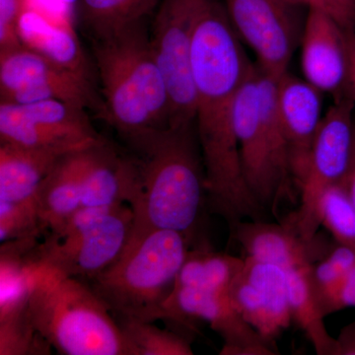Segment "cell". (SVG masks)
<instances>
[{
    "label": "cell",
    "mask_w": 355,
    "mask_h": 355,
    "mask_svg": "<svg viewBox=\"0 0 355 355\" xmlns=\"http://www.w3.org/2000/svg\"><path fill=\"white\" fill-rule=\"evenodd\" d=\"M254 65L226 10L214 0H196L191 46L196 128L207 205L230 230L247 219L261 220L266 212L245 181L234 130L236 97Z\"/></svg>",
    "instance_id": "obj_1"
},
{
    "label": "cell",
    "mask_w": 355,
    "mask_h": 355,
    "mask_svg": "<svg viewBox=\"0 0 355 355\" xmlns=\"http://www.w3.org/2000/svg\"><path fill=\"white\" fill-rule=\"evenodd\" d=\"M139 154L137 183L130 207L133 229H165L195 247L207 205L205 171L196 123L168 128L130 146Z\"/></svg>",
    "instance_id": "obj_2"
},
{
    "label": "cell",
    "mask_w": 355,
    "mask_h": 355,
    "mask_svg": "<svg viewBox=\"0 0 355 355\" xmlns=\"http://www.w3.org/2000/svg\"><path fill=\"white\" fill-rule=\"evenodd\" d=\"M101 79L102 118L133 144L170 128L171 105L144 20L94 39Z\"/></svg>",
    "instance_id": "obj_3"
},
{
    "label": "cell",
    "mask_w": 355,
    "mask_h": 355,
    "mask_svg": "<svg viewBox=\"0 0 355 355\" xmlns=\"http://www.w3.org/2000/svg\"><path fill=\"white\" fill-rule=\"evenodd\" d=\"M190 249L176 231L133 229L121 256L87 284L114 318L163 321L166 301Z\"/></svg>",
    "instance_id": "obj_4"
},
{
    "label": "cell",
    "mask_w": 355,
    "mask_h": 355,
    "mask_svg": "<svg viewBox=\"0 0 355 355\" xmlns=\"http://www.w3.org/2000/svg\"><path fill=\"white\" fill-rule=\"evenodd\" d=\"M28 307L35 329L58 354L133 355L111 311L83 280L39 266Z\"/></svg>",
    "instance_id": "obj_5"
},
{
    "label": "cell",
    "mask_w": 355,
    "mask_h": 355,
    "mask_svg": "<svg viewBox=\"0 0 355 355\" xmlns=\"http://www.w3.org/2000/svg\"><path fill=\"white\" fill-rule=\"evenodd\" d=\"M355 103L336 98L318 130L304 179L298 189L299 205L284 221L286 228L308 243L316 241L321 227L318 209L324 193L343 183L352 156Z\"/></svg>",
    "instance_id": "obj_6"
},
{
    "label": "cell",
    "mask_w": 355,
    "mask_h": 355,
    "mask_svg": "<svg viewBox=\"0 0 355 355\" xmlns=\"http://www.w3.org/2000/svg\"><path fill=\"white\" fill-rule=\"evenodd\" d=\"M106 140L86 110L50 99L30 104L0 103V144L69 153Z\"/></svg>",
    "instance_id": "obj_7"
},
{
    "label": "cell",
    "mask_w": 355,
    "mask_h": 355,
    "mask_svg": "<svg viewBox=\"0 0 355 355\" xmlns=\"http://www.w3.org/2000/svg\"><path fill=\"white\" fill-rule=\"evenodd\" d=\"M0 103L30 104L60 100L102 116L104 104L98 100L90 78L55 64L24 44L0 51Z\"/></svg>",
    "instance_id": "obj_8"
},
{
    "label": "cell",
    "mask_w": 355,
    "mask_h": 355,
    "mask_svg": "<svg viewBox=\"0 0 355 355\" xmlns=\"http://www.w3.org/2000/svg\"><path fill=\"white\" fill-rule=\"evenodd\" d=\"M196 0H161L149 34L171 105L170 128L196 123L191 69Z\"/></svg>",
    "instance_id": "obj_9"
},
{
    "label": "cell",
    "mask_w": 355,
    "mask_h": 355,
    "mask_svg": "<svg viewBox=\"0 0 355 355\" xmlns=\"http://www.w3.org/2000/svg\"><path fill=\"white\" fill-rule=\"evenodd\" d=\"M226 12L240 39L256 53L259 67L279 79L288 71L304 23L286 0H225Z\"/></svg>",
    "instance_id": "obj_10"
},
{
    "label": "cell",
    "mask_w": 355,
    "mask_h": 355,
    "mask_svg": "<svg viewBox=\"0 0 355 355\" xmlns=\"http://www.w3.org/2000/svg\"><path fill=\"white\" fill-rule=\"evenodd\" d=\"M234 130L245 181L263 209L277 214L293 184L273 158L261 116L257 65L239 89L234 107Z\"/></svg>",
    "instance_id": "obj_11"
},
{
    "label": "cell",
    "mask_w": 355,
    "mask_h": 355,
    "mask_svg": "<svg viewBox=\"0 0 355 355\" xmlns=\"http://www.w3.org/2000/svg\"><path fill=\"white\" fill-rule=\"evenodd\" d=\"M135 216L127 203L106 218L62 240L41 242L40 266L87 282L114 263L132 237Z\"/></svg>",
    "instance_id": "obj_12"
},
{
    "label": "cell",
    "mask_w": 355,
    "mask_h": 355,
    "mask_svg": "<svg viewBox=\"0 0 355 355\" xmlns=\"http://www.w3.org/2000/svg\"><path fill=\"white\" fill-rule=\"evenodd\" d=\"M207 322L223 340L220 354H277L275 345L266 342L231 303L229 294L175 286L164 305V319L184 330H195V321Z\"/></svg>",
    "instance_id": "obj_13"
},
{
    "label": "cell",
    "mask_w": 355,
    "mask_h": 355,
    "mask_svg": "<svg viewBox=\"0 0 355 355\" xmlns=\"http://www.w3.org/2000/svg\"><path fill=\"white\" fill-rule=\"evenodd\" d=\"M229 298L243 319L273 345L293 323L287 275L279 266L246 257Z\"/></svg>",
    "instance_id": "obj_14"
},
{
    "label": "cell",
    "mask_w": 355,
    "mask_h": 355,
    "mask_svg": "<svg viewBox=\"0 0 355 355\" xmlns=\"http://www.w3.org/2000/svg\"><path fill=\"white\" fill-rule=\"evenodd\" d=\"M321 91L289 72L277 80V107L287 144L289 172L299 189L323 120Z\"/></svg>",
    "instance_id": "obj_15"
},
{
    "label": "cell",
    "mask_w": 355,
    "mask_h": 355,
    "mask_svg": "<svg viewBox=\"0 0 355 355\" xmlns=\"http://www.w3.org/2000/svg\"><path fill=\"white\" fill-rule=\"evenodd\" d=\"M343 30L328 14L310 9L300 42L301 67L305 80L322 93H331L336 97L343 95L347 78Z\"/></svg>",
    "instance_id": "obj_16"
},
{
    "label": "cell",
    "mask_w": 355,
    "mask_h": 355,
    "mask_svg": "<svg viewBox=\"0 0 355 355\" xmlns=\"http://www.w3.org/2000/svg\"><path fill=\"white\" fill-rule=\"evenodd\" d=\"M79 179L83 205H130L137 189V162L104 140L79 153Z\"/></svg>",
    "instance_id": "obj_17"
},
{
    "label": "cell",
    "mask_w": 355,
    "mask_h": 355,
    "mask_svg": "<svg viewBox=\"0 0 355 355\" xmlns=\"http://www.w3.org/2000/svg\"><path fill=\"white\" fill-rule=\"evenodd\" d=\"M231 233L247 257L279 266L284 270L316 263L335 244L322 240L320 236L316 241L308 243L284 224L263 220L239 222Z\"/></svg>",
    "instance_id": "obj_18"
},
{
    "label": "cell",
    "mask_w": 355,
    "mask_h": 355,
    "mask_svg": "<svg viewBox=\"0 0 355 355\" xmlns=\"http://www.w3.org/2000/svg\"><path fill=\"white\" fill-rule=\"evenodd\" d=\"M18 30L25 46L89 78L86 58L70 23L58 22L32 9L22 8Z\"/></svg>",
    "instance_id": "obj_19"
},
{
    "label": "cell",
    "mask_w": 355,
    "mask_h": 355,
    "mask_svg": "<svg viewBox=\"0 0 355 355\" xmlns=\"http://www.w3.org/2000/svg\"><path fill=\"white\" fill-rule=\"evenodd\" d=\"M65 154L0 144V200L35 202L42 182Z\"/></svg>",
    "instance_id": "obj_20"
},
{
    "label": "cell",
    "mask_w": 355,
    "mask_h": 355,
    "mask_svg": "<svg viewBox=\"0 0 355 355\" xmlns=\"http://www.w3.org/2000/svg\"><path fill=\"white\" fill-rule=\"evenodd\" d=\"M80 150L72 151L58 159L37 191L35 207L44 233L62 225L83 205L79 179Z\"/></svg>",
    "instance_id": "obj_21"
},
{
    "label": "cell",
    "mask_w": 355,
    "mask_h": 355,
    "mask_svg": "<svg viewBox=\"0 0 355 355\" xmlns=\"http://www.w3.org/2000/svg\"><path fill=\"white\" fill-rule=\"evenodd\" d=\"M310 266L286 270L292 321L303 331L317 354L338 355V342L327 330L311 284Z\"/></svg>",
    "instance_id": "obj_22"
},
{
    "label": "cell",
    "mask_w": 355,
    "mask_h": 355,
    "mask_svg": "<svg viewBox=\"0 0 355 355\" xmlns=\"http://www.w3.org/2000/svg\"><path fill=\"white\" fill-rule=\"evenodd\" d=\"M244 259L212 251L209 245L191 248L175 286L229 294Z\"/></svg>",
    "instance_id": "obj_23"
},
{
    "label": "cell",
    "mask_w": 355,
    "mask_h": 355,
    "mask_svg": "<svg viewBox=\"0 0 355 355\" xmlns=\"http://www.w3.org/2000/svg\"><path fill=\"white\" fill-rule=\"evenodd\" d=\"M161 0H78L77 8L93 38L101 39L146 20Z\"/></svg>",
    "instance_id": "obj_24"
},
{
    "label": "cell",
    "mask_w": 355,
    "mask_h": 355,
    "mask_svg": "<svg viewBox=\"0 0 355 355\" xmlns=\"http://www.w3.org/2000/svg\"><path fill=\"white\" fill-rule=\"evenodd\" d=\"M133 355H191V340L178 331L163 330L154 322L114 318Z\"/></svg>",
    "instance_id": "obj_25"
},
{
    "label": "cell",
    "mask_w": 355,
    "mask_h": 355,
    "mask_svg": "<svg viewBox=\"0 0 355 355\" xmlns=\"http://www.w3.org/2000/svg\"><path fill=\"white\" fill-rule=\"evenodd\" d=\"M51 349L35 329L28 303L0 312V355L50 354Z\"/></svg>",
    "instance_id": "obj_26"
},
{
    "label": "cell",
    "mask_w": 355,
    "mask_h": 355,
    "mask_svg": "<svg viewBox=\"0 0 355 355\" xmlns=\"http://www.w3.org/2000/svg\"><path fill=\"white\" fill-rule=\"evenodd\" d=\"M354 266L355 250L336 242L328 253L310 266L311 284L324 318L327 306Z\"/></svg>",
    "instance_id": "obj_27"
},
{
    "label": "cell",
    "mask_w": 355,
    "mask_h": 355,
    "mask_svg": "<svg viewBox=\"0 0 355 355\" xmlns=\"http://www.w3.org/2000/svg\"><path fill=\"white\" fill-rule=\"evenodd\" d=\"M318 219L334 241L355 250V205L343 183L331 187L324 193Z\"/></svg>",
    "instance_id": "obj_28"
},
{
    "label": "cell",
    "mask_w": 355,
    "mask_h": 355,
    "mask_svg": "<svg viewBox=\"0 0 355 355\" xmlns=\"http://www.w3.org/2000/svg\"><path fill=\"white\" fill-rule=\"evenodd\" d=\"M43 228L35 202H12L0 200V241L40 237Z\"/></svg>",
    "instance_id": "obj_29"
},
{
    "label": "cell",
    "mask_w": 355,
    "mask_h": 355,
    "mask_svg": "<svg viewBox=\"0 0 355 355\" xmlns=\"http://www.w3.org/2000/svg\"><path fill=\"white\" fill-rule=\"evenodd\" d=\"M21 11V0H0V51L22 46L18 30Z\"/></svg>",
    "instance_id": "obj_30"
},
{
    "label": "cell",
    "mask_w": 355,
    "mask_h": 355,
    "mask_svg": "<svg viewBox=\"0 0 355 355\" xmlns=\"http://www.w3.org/2000/svg\"><path fill=\"white\" fill-rule=\"evenodd\" d=\"M307 10L322 11L335 19L343 29L355 30V0H286Z\"/></svg>",
    "instance_id": "obj_31"
},
{
    "label": "cell",
    "mask_w": 355,
    "mask_h": 355,
    "mask_svg": "<svg viewBox=\"0 0 355 355\" xmlns=\"http://www.w3.org/2000/svg\"><path fill=\"white\" fill-rule=\"evenodd\" d=\"M347 308H355V266L343 280L327 306L326 317Z\"/></svg>",
    "instance_id": "obj_32"
},
{
    "label": "cell",
    "mask_w": 355,
    "mask_h": 355,
    "mask_svg": "<svg viewBox=\"0 0 355 355\" xmlns=\"http://www.w3.org/2000/svg\"><path fill=\"white\" fill-rule=\"evenodd\" d=\"M345 50H347V78L343 95L355 103V30L345 29Z\"/></svg>",
    "instance_id": "obj_33"
},
{
    "label": "cell",
    "mask_w": 355,
    "mask_h": 355,
    "mask_svg": "<svg viewBox=\"0 0 355 355\" xmlns=\"http://www.w3.org/2000/svg\"><path fill=\"white\" fill-rule=\"evenodd\" d=\"M338 355H355V320L343 327L336 338Z\"/></svg>",
    "instance_id": "obj_34"
},
{
    "label": "cell",
    "mask_w": 355,
    "mask_h": 355,
    "mask_svg": "<svg viewBox=\"0 0 355 355\" xmlns=\"http://www.w3.org/2000/svg\"><path fill=\"white\" fill-rule=\"evenodd\" d=\"M343 186L347 189L352 202L355 205V121H354V142H352V156H350L349 169H347V175L343 181Z\"/></svg>",
    "instance_id": "obj_35"
},
{
    "label": "cell",
    "mask_w": 355,
    "mask_h": 355,
    "mask_svg": "<svg viewBox=\"0 0 355 355\" xmlns=\"http://www.w3.org/2000/svg\"><path fill=\"white\" fill-rule=\"evenodd\" d=\"M57 1L60 4V6H62L65 9H67L70 13L72 12L74 7L77 6V3H78V0H57Z\"/></svg>",
    "instance_id": "obj_36"
}]
</instances>
